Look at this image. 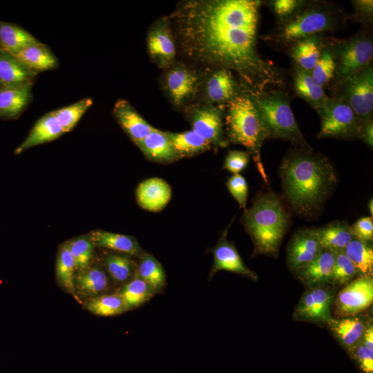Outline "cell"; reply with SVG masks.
<instances>
[{
  "label": "cell",
  "instance_id": "obj_1",
  "mask_svg": "<svg viewBox=\"0 0 373 373\" xmlns=\"http://www.w3.org/2000/svg\"><path fill=\"white\" fill-rule=\"evenodd\" d=\"M254 0H191L171 16L180 48L192 61L234 70L256 97L280 86L276 68L256 46L259 6Z\"/></svg>",
  "mask_w": 373,
  "mask_h": 373
},
{
  "label": "cell",
  "instance_id": "obj_2",
  "mask_svg": "<svg viewBox=\"0 0 373 373\" xmlns=\"http://www.w3.org/2000/svg\"><path fill=\"white\" fill-rule=\"evenodd\" d=\"M280 171L287 200L303 212L318 207L336 181L332 165L326 159L303 153L285 158Z\"/></svg>",
  "mask_w": 373,
  "mask_h": 373
},
{
  "label": "cell",
  "instance_id": "obj_3",
  "mask_svg": "<svg viewBox=\"0 0 373 373\" xmlns=\"http://www.w3.org/2000/svg\"><path fill=\"white\" fill-rule=\"evenodd\" d=\"M245 225L259 253L274 254L288 224V217L280 200L268 193L256 198L246 210Z\"/></svg>",
  "mask_w": 373,
  "mask_h": 373
},
{
  "label": "cell",
  "instance_id": "obj_4",
  "mask_svg": "<svg viewBox=\"0 0 373 373\" xmlns=\"http://www.w3.org/2000/svg\"><path fill=\"white\" fill-rule=\"evenodd\" d=\"M225 119L230 140L253 152H258L269 137L253 97L247 94L238 95L227 102Z\"/></svg>",
  "mask_w": 373,
  "mask_h": 373
},
{
  "label": "cell",
  "instance_id": "obj_5",
  "mask_svg": "<svg viewBox=\"0 0 373 373\" xmlns=\"http://www.w3.org/2000/svg\"><path fill=\"white\" fill-rule=\"evenodd\" d=\"M253 98L269 137L289 140L303 146L306 144L291 106L281 93H262Z\"/></svg>",
  "mask_w": 373,
  "mask_h": 373
},
{
  "label": "cell",
  "instance_id": "obj_6",
  "mask_svg": "<svg viewBox=\"0 0 373 373\" xmlns=\"http://www.w3.org/2000/svg\"><path fill=\"white\" fill-rule=\"evenodd\" d=\"M334 298L333 289L325 285L307 287L294 312L297 321L327 324L332 318L331 306Z\"/></svg>",
  "mask_w": 373,
  "mask_h": 373
},
{
  "label": "cell",
  "instance_id": "obj_7",
  "mask_svg": "<svg viewBox=\"0 0 373 373\" xmlns=\"http://www.w3.org/2000/svg\"><path fill=\"white\" fill-rule=\"evenodd\" d=\"M334 25L332 15L321 9L307 10L285 23L278 37L286 42L298 41L323 31Z\"/></svg>",
  "mask_w": 373,
  "mask_h": 373
},
{
  "label": "cell",
  "instance_id": "obj_8",
  "mask_svg": "<svg viewBox=\"0 0 373 373\" xmlns=\"http://www.w3.org/2000/svg\"><path fill=\"white\" fill-rule=\"evenodd\" d=\"M372 301V277L360 276L339 291L335 300V312L342 318L355 316L368 308Z\"/></svg>",
  "mask_w": 373,
  "mask_h": 373
},
{
  "label": "cell",
  "instance_id": "obj_9",
  "mask_svg": "<svg viewBox=\"0 0 373 373\" xmlns=\"http://www.w3.org/2000/svg\"><path fill=\"white\" fill-rule=\"evenodd\" d=\"M320 110V137L350 135L358 131L357 115L348 103L343 101L327 102Z\"/></svg>",
  "mask_w": 373,
  "mask_h": 373
},
{
  "label": "cell",
  "instance_id": "obj_10",
  "mask_svg": "<svg viewBox=\"0 0 373 373\" xmlns=\"http://www.w3.org/2000/svg\"><path fill=\"white\" fill-rule=\"evenodd\" d=\"M146 43L150 57L160 68H168L173 64L176 50L170 20L156 21L149 30Z\"/></svg>",
  "mask_w": 373,
  "mask_h": 373
},
{
  "label": "cell",
  "instance_id": "obj_11",
  "mask_svg": "<svg viewBox=\"0 0 373 373\" xmlns=\"http://www.w3.org/2000/svg\"><path fill=\"white\" fill-rule=\"evenodd\" d=\"M347 103L357 116L367 118L373 108V73L370 66L346 79Z\"/></svg>",
  "mask_w": 373,
  "mask_h": 373
},
{
  "label": "cell",
  "instance_id": "obj_12",
  "mask_svg": "<svg viewBox=\"0 0 373 373\" xmlns=\"http://www.w3.org/2000/svg\"><path fill=\"white\" fill-rule=\"evenodd\" d=\"M373 44L366 38L356 39L344 45L339 52V75L346 80L367 68L372 59Z\"/></svg>",
  "mask_w": 373,
  "mask_h": 373
},
{
  "label": "cell",
  "instance_id": "obj_13",
  "mask_svg": "<svg viewBox=\"0 0 373 373\" xmlns=\"http://www.w3.org/2000/svg\"><path fill=\"white\" fill-rule=\"evenodd\" d=\"M316 229H304L292 237L287 251V262L293 271L310 262L321 252Z\"/></svg>",
  "mask_w": 373,
  "mask_h": 373
},
{
  "label": "cell",
  "instance_id": "obj_14",
  "mask_svg": "<svg viewBox=\"0 0 373 373\" xmlns=\"http://www.w3.org/2000/svg\"><path fill=\"white\" fill-rule=\"evenodd\" d=\"M199 82L197 74L182 65L170 68L165 76L166 90L175 106H181L195 93Z\"/></svg>",
  "mask_w": 373,
  "mask_h": 373
},
{
  "label": "cell",
  "instance_id": "obj_15",
  "mask_svg": "<svg viewBox=\"0 0 373 373\" xmlns=\"http://www.w3.org/2000/svg\"><path fill=\"white\" fill-rule=\"evenodd\" d=\"M192 129L211 145H222V118L220 111L213 106L194 108L190 116Z\"/></svg>",
  "mask_w": 373,
  "mask_h": 373
},
{
  "label": "cell",
  "instance_id": "obj_16",
  "mask_svg": "<svg viewBox=\"0 0 373 373\" xmlns=\"http://www.w3.org/2000/svg\"><path fill=\"white\" fill-rule=\"evenodd\" d=\"M213 262L209 274L211 278L218 271L226 270L257 280V275L249 269L240 256L236 247L224 235L213 250Z\"/></svg>",
  "mask_w": 373,
  "mask_h": 373
},
{
  "label": "cell",
  "instance_id": "obj_17",
  "mask_svg": "<svg viewBox=\"0 0 373 373\" xmlns=\"http://www.w3.org/2000/svg\"><path fill=\"white\" fill-rule=\"evenodd\" d=\"M336 254L323 249L308 264L297 269V278L307 287L332 283Z\"/></svg>",
  "mask_w": 373,
  "mask_h": 373
},
{
  "label": "cell",
  "instance_id": "obj_18",
  "mask_svg": "<svg viewBox=\"0 0 373 373\" xmlns=\"http://www.w3.org/2000/svg\"><path fill=\"white\" fill-rule=\"evenodd\" d=\"M113 115L119 125L135 144L155 128L126 99H120L115 102Z\"/></svg>",
  "mask_w": 373,
  "mask_h": 373
},
{
  "label": "cell",
  "instance_id": "obj_19",
  "mask_svg": "<svg viewBox=\"0 0 373 373\" xmlns=\"http://www.w3.org/2000/svg\"><path fill=\"white\" fill-rule=\"evenodd\" d=\"M171 197V189L164 180L152 178L142 182L136 189L139 205L150 211H159L168 204Z\"/></svg>",
  "mask_w": 373,
  "mask_h": 373
},
{
  "label": "cell",
  "instance_id": "obj_20",
  "mask_svg": "<svg viewBox=\"0 0 373 373\" xmlns=\"http://www.w3.org/2000/svg\"><path fill=\"white\" fill-rule=\"evenodd\" d=\"M64 133L65 132L53 111L48 113L37 121L25 140L15 150L14 153L19 155L33 146L52 142Z\"/></svg>",
  "mask_w": 373,
  "mask_h": 373
},
{
  "label": "cell",
  "instance_id": "obj_21",
  "mask_svg": "<svg viewBox=\"0 0 373 373\" xmlns=\"http://www.w3.org/2000/svg\"><path fill=\"white\" fill-rule=\"evenodd\" d=\"M136 145L148 159L154 162L167 163L180 158L165 131L156 128Z\"/></svg>",
  "mask_w": 373,
  "mask_h": 373
},
{
  "label": "cell",
  "instance_id": "obj_22",
  "mask_svg": "<svg viewBox=\"0 0 373 373\" xmlns=\"http://www.w3.org/2000/svg\"><path fill=\"white\" fill-rule=\"evenodd\" d=\"M37 73L30 70L14 55L0 50V84L15 87L32 84Z\"/></svg>",
  "mask_w": 373,
  "mask_h": 373
},
{
  "label": "cell",
  "instance_id": "obj_23",
  "mask_svg": "<svg viewBox=\"0 0 373 373\" xmlns=\"http://www.w3.org/2000/svg\"><path fill=\"white\" fill-rule=\"evenodd\" d=\"M32 86L0 88V118H15L26 108L32 99Z\"/></svg>",
  "mask_w": 373,
  "mask_h": 373
},
{
  "label": "cell",
  "instance_id": "obj_24",
  "mask_svg": "<svg viewBox=\"0 0 373 373\" xmlns=\"http://www.w3.org/2000/svg\"><path fill=\"white\" fill-rule=\"evenodd\" d=\"M206 95L212 103L228 102L238 95V86L230 70L217 68L206 82Z\"/></svg>",
  "mask_w": 373,
  "mask_h": 373
},
{
  "label": "cell",
  "instance_id": "obj_25",
  "mask_svg": "<svg viewBox=\"0 0 373 373\" xmlns=\"http://www.w3.org/2000/svg\"><path fill=\"white\" fill-rule=\"evenodd\" d=\"M89 237L94 246L140 256L142 249L136 239L130 236L103 230L92 231Z\"/></svg>",
  "mask_w": 373,
  "mask_h": 373
},
{
  "label": "cell",
  "instance_id": "obj_26",
  "mask_svg": "<svg viewBox=\"0 0 373 373\" xmlns=\"http://www.w3.org/2000/svg\"><path fill=\"white\" fill-rule=\"evenodd\" d=\"M327 325L338 341L350 349L361 341L368 326L359 317L354 316L341 319L332 318Z\"/></svg>",
  "mask_w": 373,
  "mask_h": 373
},
{
  "label": "cell",
  "instance_id": "obj_27",
  "mask_svg": "<svg viewBox=\"0 0 373 373\" xmlns=\"http://www.w3.org/2000/svg\"><path fill=\"white\" fill-rule=\"evenodd\" d=\"M109 280L106 272L99 267H88L81 269L75 276L76 293L93 298L106 291L108 288Z\"/></svg>",
  "mask_w": 373,
  "mask_h": 373
},
{
  "label": "cell",
  "instance_id": "obj_28",
  "mask_svg": "<svg viewBox=\"0 0 373 373\" xmlns=\"http://www.w3.org/2000/svg\"><path fill=\"white\" fill-rule=\"evenodd\" d=\"M15 57L36 73L54 69L58 66L57 57L48 46L41 42L24 48Z\"/></svg>",
  "mask_w": 373,
  "mask_h": 373
},
{
  "label": "cell",
  "instance_id": "obj_29",
  "mask_svg": "<svg viewBox=\"0 0 373 373\" xmlns=\"http://www.w3.org/2000/svg\"><path fill=\"white\" fill-rule=\"evenodd\" d=\"M39 42L26 30L0 21V50L16 55L24 48Z\"/></svg>",
  "mask_w": 373,
  "mask_h": 373
},
{
  "label": "cell",
  "instance_id": "obj_30",
  "mask_svg": "<svg viewBox=\"0 0 373 373\" xmlns=\"http://www.w3.org/2000/svg\"><path fill=\"white\" fill-rule=\"evenodd\" d=\"M316 231L322 248L335 254L343 251L354 238L350 227L343 222L332 223Z\"/></svg>",
  "mask_w": 373,
  "mask_h": 373
},
{
  "label": "cell",
  "instance_id": "obj_31",
  "mask_svg": "<svg viewBox=\"0 0 373 373\" xmlns=\"http://www.w3.org/2000/svg\"><path fill=\"white\" fill-rule=\"evenodd\" d=\"M173 148L180 157H191L210 149L211 144L193 130L180 133L165 131Z\"/></svg>",
  "mask_w": 373,
  "mask_h": 373
},
{
  "label": "cell",
  "instance_id": "obj_32",
  "mask_svg": "<svg viewBox=\"0 0 373 373\" xmlns=\"http://www.w3.org/2000/svg\"><path fill=\"white\" fill-rule=\"evenodd\" d=\"M135 274L151 287L155 294L160 292L166 283L162 266L148 253H142Z\"/></svg>",
  "mask_w": 373,
  "mask_h": 373
},
{
  "label": "cell",
  "instance_id": "obj_33",
  "mask_svg": "<svg viewBox=\"0 0 373 373\" xmlns=\"http://www.w3.org/2000/svg\"><path fill=\"white\" fill-rule=\"evenodd\" d=\"M75 269L74 259L69 251L67 243L65 242L60 246L57 253L56 276L59 283L68 293L79 300L75 287Z\"/></svg>",
  "mask_w": 373,
  "mask_h": 373
},
{
  "label": "cell",
  "instance_id": "obj_34",
  "mask_svg": "<svg viewBox=\"0 0 373 373\" xmlns=\"http://www.w3.org/2000/svg\"><path fill=\"white\" fill-rule=\"evenodd\" d=\"M343 252L356 268L360 276H371L373 273V250L367 243L354 238Z\"/></svg>",
  "mask_w": 373,
  "mask_h": 373
},
{
  "label": "cell",
  "instance_id": "obj_35",
  "mask_svg": "<svg viewBox=\"0 0 373 373\" xmlns=\"http://www.w3.org/2000/svg\"><path fill=\"white\" fill-rule=\"evenodd\" d=\"M127 310L136 308L149 300L155 294L151 287L136 274L119 292Z\"/></svg>",
  "mask_w": 373,
  "mask_h": 373
},
{
  "label": "cell",
  "instance_id": "obj_36",
  "mask_svg": "<svg viewBox=\"0 0 373 373\" xmlns=\"http://www.w3.org/2000/svg\"><path fill=\"white\" fill-rule=\"evenodd\" d=\"M294 86L296 93L316 108L321 109L327 102L323 87L313 81L309 72L298 70L295 75Z\"/></svg>",
  "mask_w": 373,
  "mask_h": 373
},
{
  "label": "cell",
  "instance_id": "obj_37",
  "mask_svg": "<svg viewBox=\"0 0 373 373\" xmlns=\"http://www.w3.org/2000/svg\"><path fill=\"white\" fill-rule=\"evenodd\" d=\"M321 54L319 41L312 37L296 41L291 51L294 61L307 72L313 69Z\"/></svg>",
  "mask_w": 373,
  "mask_h": 373
},
{
  "label": "cell",
  "instance_id": "obj_38",
  "mask_svg": "<svg viewBox=\"0 0 373 373\" xmlns=\"http://www.w3.org/2000/svg\"><path fill=\"white\" fill-rule=\"evenodd\" d=\"M85 305L90 312L102 316H115L127 310L119 293L102 294L90 298Z\"/></svg>",
  "mask_w": 373,
  "mask_h": 373
},
{
  "label": "cell",
  "instance_id": "obj_39",
  "mask_svg": "<svg viewBox=\"0 0 373 373\" xmlns=\"http://www.w3.org/2000/svg\"><path fill=\"white\" fill-rule=\"evenodd\" d=\"M93 99L84 98L69 106L53 111L58 122L65 133L72 131L83 115L92 106Z\"/></svg>",
  "mask_w": 373,
  "mask_h": 373
},
{
  "label": "cell",
  "instance_id": "obj_40",
  "mask_svg": "<svg viewBox=\"0 0 373 373\" xmlns=\"http://www.w3.org/2000/svg\"><path fill=\"white\" fill-rule=\"evenodd\" d=\"M104 265L111 277L119 283H128L136 273L134 262L125 256L108 254L104 258Z\"/></svg>",
  "mask_w": 373,
  "mask_h": 373
},
{
  "label": "cell",
  "instance_id": "obj_41",
  "mask_svg": "<svg viewBox=\"0 0 373 373\" xmlns=\"http://www.w3.org/2000/svg\"><path fill=\"white\" fill-rule=\"evenodd\" d=\"M74 259L76 269H84L88 267L93 256L94 245L89 236H79L66 242Z\"/></svg>",
  "mask_w": 373,
  "mask_h": 373
},
{
  "label": "cell",
  "instance_id": "obj_42",
  "mask_svg": "<svg viewBox=\"0 0 373 373\" xmlns=\"http://www.w3.org/2000/svg\"><path fill=\"white\" fill-rule=\"evenodd\" d=\"M336 66V61L332 53L328 50L323 51L311 70L310 75L313 81L317 85L323 87L333 77Z\"/></svg>",
  "mask_w": 373,
  "mask_h": 373
},
{
  "label": "cell",
  "instance_id": "obj_43",
  "mask_svg": "<svg viewBox=\"0 0 373 373\" xmlns=\"http://www.w3.org/2000/svg\"><path fill=\"white\" fill-rule=\"evenodd\" d=\"M358 272L343 251L336 254L333 267L332 283L345 285L350 282Z\"/></svg>",
  "mask_w": 373,
  "mask_h": 373
},
{
  "label": "cell",
  "instance_id": "obj_44",
  "mask_svg": "<svg viewBox=\"0 0 373 373\" xmlns=\"http://www.w3.org/2000/svg\"><path fill=\"white\" fill-rule=\"evenodd\" d=\"M230 193L241 208H245L248 186L245 179L239 173L231 176L227 183Z\"/></svg>",
  "mask_w": 373,
  "mask_h": 373
},
{
  "label": "cell",
  "instance_id": "obj_45",
  "mask_svg": "<svg viewBox=\"0 0 373 373\" xmlns=\"http://www.w3.org/2000/svg\"><path fill=\"white\" fill-rule=\"evenodd\" d=\"M350 228L355 239L364 243H367L372 240L373 222L372 218L363 217L360 218Z\"/></svg>",
  "mask_w": 373,
  "mask_h": 373
},
{
  "label": "cell",
  "instance_id": "obj_46",
  "mask_svg": "<svg viewBox=\"0 0 373 373\" xmlns=\"http://www.w3.org/2000/svg\"><path fill=\"white\" fill-rule=\"evenodd\" d=\"M249 159V156L247 152L230 151L226 157L224 168L234 174H237L247 166Z\"/></svg>",
  "mask_w": 373,
  "mask_h": 373
},
{
  "label": "cell",
  "instance_id": "obj_47",
  "mask_svg": "<svg viewBox=\"0 0 373 373\" xmlns=\"http://www.w3.org/2000/svg\"><path fill=\"white\" fill-rule=\"evenodd\" d=\"M362 370L365 373L373 372V350L365 346L361 341L352 348Z\"/></svg>",
  "mask_w": 373,
  "mask_h": 373
},
{
  "label": "cell",
  "instance_id": "obj_48",
  "mask_svg": "<svg viewBox=\"0 0 373 373\" xmlns=\"http://www.w3.org/2000/svg\"><path fill=\"white\" fill-rule=\"evenodd\" d=\"M302 2L297 0H276L271 2V5L278 16L285 17L291 14Z\"/></svg>",
  "mask_w": 373,
  "mask_h": 373
},
{
  "label": "cell",
  "instance_id": "obj_49",
  "mask_svg": "<svg viewBox=\"0 0 373 373\" xmlns=\"http://www.w3.org/2000/svg\"><path fill=\"white\" fill-rule=\"evenodd\" d=\"M356 8L360 13L370 16L373 10V1L372 0H359L354 1Z\"/></svg>",
  "mask_w": 373,
  "mask_h": 373
},
{
  "label": "cell",
  "instance_id": "obj_50",
  "mask_svg": "<svg viewBox=\"0 0 373 373\" xmlns=\"http://www.w3.org/2000/svg\"><path fill=\"white\" fill-rule=\"evenodd\" d=\"M361 342L367 347L373 350V327L369 325L365 329Z\"/></svg>",
  "mask_w": 373,
  "mask_h": 373
},
{
  "label": "cell",
  "instance_id": "obj_51",
  "mask_svg": "<svg viewBox=\"0 0 373 373\" xmlns=\"http://www.w3.org/2000/svg\"><path fill=\"white\" fill-rule=\"evenodd\" d=\"M373 125L372 122H368L365 125L364 130L363 131V136L364 141L370 146H372L373 144Z\"/></svg>",
  "mask_w": 373,
  "mask_h": 373
},
{
  "label": "cell",
  "instance_id": "obj_52",
  "mask_svg": "<svg viewBox=\"0 0 373 373\" xmlns=\"http://www.w3.org/2000/svg\"><path fill=\"white\" fill-rule=\"evenodd\" d=\"M372 204H373L372 200H371L369 203V209L372 215Z\"/></svg>",
  "mask_w": 373,
  "mask_h": 373
},
{
  "label": "cell",
  "instance_id": "obj_53",
  "mask_svg": "<svg viewBox=\"0 0 373 373\" xmlns=\"http://www.w3.org/2000/svg\"><path fill=\"white\" fill-rule=\"evenodd\" d=\"M1 87V84H0V88Z\"/></svg>",
  "mask_w": 373,
  "mask_h": 373
}]
</instances>
